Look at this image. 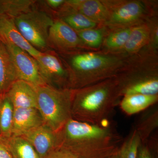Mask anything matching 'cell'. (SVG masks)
Listing matches in <instances>:
<instances>
[{
    "mask_svg": "<svg viewBox=\"0 0 158 158\" xmlns=\"http://www.w3.org/2000/svg\"><path fill=\"white\" fill-rule=\"evenodd\" d=\"M158 127V108L152 107L147 110L140 117L135 130L138 133L141 143H144L149 139Z\"/></svg>",
    "mask_w": 158,
    "mask_h": 158,
    "instance_id": "cell-17",
    "label": "cell"
},
{
    "mask_svg": "<svg viewBox=\"0 0 158 158\" xmlns=\"http://www.w3.org/2000/svg\"><path fill=\"white\" fill-rule=\"evenodd\" d=\"M14 111L6 94L0 95V140L11 136Z\"/></svg>",
    "mask_w": 158,
    "mask_h": 158,
    "instance_id": "cell-18",
    "label": "cell"
},
{
    "mask_svg": "<svg viewBox=\"0 0 158 158\" xmlns=\"http://www.w3.org/2000/svg\"><path fill=\"white\" fill-rule=\"evenodd\" d=\"M80 39L76 31L62 20L54 21L49 31V45L60 49L75 48Z\"/></svg>",
    "mask_w": 158,
    "mask_h": 158,
    "instance_id": "cell-10",
    "label": "cell"
},
{
    "mask_svg": "<svg viewBox=\"0 0 158 158\" xmlns=\"http://www.w3.org/2000/svg\"><path fill=\"white\" fill-rule=\"evenodd\" d=\"M137 158H153L152 153L147 141L140 143L138 148Z\"/></svg>",
    "mask_w": 158,
    "mask_h": 158,
    "instance_id": "cell-27",
    "label": "cell"
},
{
    "mask_svg": "<svg viewBox=\"0 0 158 158\" xmlns=\"http://www.w3.org/2000/svg\"><path fill=\"white\" fill-rule=\"evenodd\" d=\"M15 22L23 37L34 48L39 51L47 49L49 31L54 22L48 14L31 9L15 19Z\"/></svg>",
    "mask_w": 158,
    "mask_h": 158,
    "instance_id": "cell-4",
    "label": "cell"
},
{
    "mask_svg": "<svg viewBox=\"0 0 158 158\" xmlns=\"http://www.w3.org/2000/svg\"><path fill=\"white\" fill-rule=\"evenodd\" d=\"M79 38L85 43L91 47H98L100 45L102 36L100 31L89 29L78 32Z\"/></svg>",
    "mask_w": 158,
    "mask_h": 158,
    "instance_id": "cell-25",
    "label": "cell"
},
{
    "mask_svg": "<svg viewBox=\"0 0 158 158\" xmlns=\"http://www.w3.org/2000/svg\"><path fill=\"white\" fill-rule=\"evenodd\" d=\"M149 30L146 26H138L131 29L124 47L128 52H137L146 44L149 39Z\"/></svg>",
    "mask_w": 158,
    "mask_h": 158,
    "instance_id": "cell-21",
    "label": "cell"
},
{
    "mask_svg": "<svg viewBox=\"0 0 158 158\" xmlns=\"http://www.w3.org/2000/svg\"><path fill=\"white\" fill-rule=\"evenodd\" d=\"M58 147L78 158H108L119 148L121 137L108 122L94 124L71 118L57 131Z\"/></svg>",
    "mask_w": 158,
    "mask_h": 158,
    "instance_id": "cell-1",
    "label": "cell"
},
{
    "mask_svg": "<svg viewBox=\"0 0 158 158\" xmlns=\"http://www.w3.org/2000/svg\"><path fill=\"white\" fill-rule=\"evenodd\" d=\"M73 90L72 118L94 124L108 122L120 96L118 80L110 79Z\"/></svg>",
    "mask_w": 158,
    "mask_h": 158,
    "instance_id": "cell-2",
    "label": "cell"
},
{
    "mask_svg": "<svg viewBox=\"0 0 158 158\" xmlns=\"http://www.w3.org/2000/svg\"><path fill=\"white\" fill-rule=\"evenodd\" d=\"M65 1L64 0H47L46 3L51 8L56 9L59 8L65 3Z\"/></svg>",
    "mask_w": 158,
    "mask_h": 158,
    "instance_id": "cell-28",
    "label": "cell"
},
{
    "mask_svg": "<svg viewBox=\"0 0 158 158\" xmlns=\"http://www.w3.org/2000/svg\"><path fill=\"white\" fill-rule=\"evenodd\" d=\"M158 95L132 94L123 96L119 103V107L128 116L147 110L156 103Z\"/></svg>",
    "mask_w": 158,
    "mask_h": 158,
    "instance_id": "cell-14",
    "label": "cell"
},
{
    "mask_svg": "<svg viewBox=\"0 0 158 158\" xmlns=\"http://www.w3.org/2000/svg\"><path fill=\"white\" fill-rule=\"evenodd\" d=\"M44 124L36 108L14 109L11 136H22Z\"/></svg>",
    "mask_w": 158,
    "mask_h": 158,
    "instance_id": "cell-9",
    "label": "cell"
},
{
    "mask_svg": "<svg viewBox=\"0 0 158 158\" xmlns=\"http://www.w3.org/2000/svg\"><path fill=\"white\" fill-rule=\"evenodd\" d=\"M36 88V108L44 124L58 131L72 118L73 89L55 88L48 85Z\"/></svg>",
    "mask_w": 158,
    "mask_h": 158,
    "instance_id": "cell-3",
    "label": "cell"
},
{
    "mask_svg": "<svg viewBox=\"0 0 158 158\" xmlns=\"http://www.w3.org/2000/svg\"><path fill=\"white\" fill-rule=\"evenodd\" d=\"M144 8L138 2H128L117 8L113 11L110 20L113 24L125 25L138 19L143 14Z\"/></svg>",
    "mask_w": 158,
    "mask_h": 158,
    "instance_id": "cell-15",
    "label": "cell"
},
{
    "mask_svg": "<svg viewBox=\"0 0 158 158\" xmlns=\"http://www.w3.org/2000/svg\"><path fill=\"white\" fill-rule=\"evenodd\" d=\"M119 91L120 96L132 94L158 95V79L156 77H147L140 81L122 87Z\"/></svg>",
    "mask_w": 158,
    "mask_h": 158,
    "instance_id": "cell-19",
    "label": "cell"
},
{
    "mask_svg": "<svg viewBox=\"0 0 158 158\" xmlns=\"http://www.w3.org/2000/svg\"><path fill=\"white\" fill-rule=\"evenodd\" d=\"M62 20L74 30L79 31L92 29L96 25L95 22L78 12L67 15Z\"/></svg>",
    "mask_w": 158,
    "mask_h": 158,
    "instance_id": "cell-23",
    "label": "cell"
},
{
    "mask_svg": "<svg viewBox=\"0 0 158 158\" xmlns=\"http://www.w3.org/2000/svg\"><path fill=\"white\" fill-rule=\"evenodd\" d=\"M34 0H0V14L15 19L32 9Z\"/></svg>",
    "mask_w": 158,
    "mask_h": 158,
    "instance_id": "cell-20",
    "label": "cell"
},
{
    "mask_svg": "<svg viewBox=\"0 0 158 158\" xmlns=\"http://www.w3.org/2000/svg\"><path fill=\"white\" fill-rule=\"evenodd\" d=\"M141 142L138 133L134 129L122 143L118 150V158H137Z\"/></svg>",
    "mask_w": 158,
    "mask_h": 158,
    "instance_id": "cell-22",
    "label": "cell"
},
{
    "mask_svg": "<svg viewBox=\"0 0 158 158\" xmlns=\"http://www.w3.org/2000/svg\"><path fill=\"white\" fill-rule=\"evenodd\" d=\"M33 146L41 158L58 147L56 131L44 124L22 136Z\"/></svg>",
    "mask_w": 158,
    "mask_h": 158,
    "instance_id": "cell-8",
    "label": "cell"
},
{
    "mask_svg": "<svg viewBox=\"0 0 158 158\" xmlns=\"http://www.w3.org/2000/svg\"><path fill=\"white\" fill-rule=\"evenodd\" d=\"M65 2L77 12L84 15L95 23L105 21L109 18L107 9L100 1L74 0Z\"/></svg>",
    "mask_w": 158,
    "mask_h": 158,
    "instance_id": "cell-12",
    "label": "cell"
},
{
    "mask_svg": "<svg viewBox=\"0 0 158 158\" xmlns=\"http://www.w3.org/2000/svg\"><path fill=\"white\" fill-rule=\"evenodd\" d=\"M0 40L5 44L15 46L21 49L34 59L41 53L23 37L15 25V19L2 14H0Z\"/></svg>",
    "mask_w": 158,
    "mask_h": 158,
    "instance_id": "cell-7",
    "label": "cell"
},
{
    "mask_svg": "<svg viewBox=\"0 0 158 158\" xmlns=\"http://www.w3.org/2000/svg\"><path fill=\"white\" fill-rule=\"evenodd\" d=\"M40 72L47 85L55 88H63L66 85V72L59 59L49 52H42L37 58Z\"/></svg>",
    "mask_w": 158,
    "mask_h": 158,
    "instance_id": "cell-6",
    "label": "cell"
},
{
    "mask_svg": "<svg viewBox=\"0 0 158 158\" xmlns=\"http://www.w3.org/2000/svg\"><path fill=\"white\" fill-rule=\"evenodd\" d=\"M131 31V29L125 28L110 34L106 39V45L111 49H117L124 47Z\"/></svg>",
    "mask_w": 158,
    "mask_h": 158,
    "instance_id": "cell-24",
    "label": "cell"
},
{
    "mask_svg": "<svg viewBox=\"0 0 158 158\" xmlns=\"http://www.w3.org/2000/svg\"><path fill=\"white\" fill-rule=\"evenodd\" d=\"M12 158H41L33 146L22 136H11L0 140Z\"/></svg>",
    "mask_w": 158,
    "mask_h": 158,
    "instance_id": "cell-16",
    "label": "cell"
},
{
    "mask_svg": "<svg viewBox=\"0 0 158 158\" xmlns=\"http://www.w3.org/2000/svg\"><path fill=\"white\" fill-rule=\"evenodd\" d=\"M43 158H78L66 150L60 147H57L48 153Z\"/></svg>",
    "mask_w": 158,
    "mask_h": 158,
    "instance_id": "cell-26",
    "label": "cell"
},
{
    "mask_svg": "<svg viewBox=\"0 0 158 158\" xmlns=\"http://www.w3.org/2000/svg\"><path fill=\"white\" fill-rule=\"evenodd\" d=\"M0 158H12L9 150L1 142H0Z\"/></svg>",
    "mask_w": 158,
    "mask_h": 158,
    "instance_id": "cell-29",
    "label": "cell"
},
{
    "mask_svg": "<svg viewBox=\"0 0 158 158\" xmlns=\"http://www.w3.org/2000/svg\"><path fill=\"white\" fill-rule=\"evenodd\" d=\"M17 80L9 51L0 40V95L6 94L13 82Z\"/></svg>",
    "mask_w": 158,
    "mask_h": 158,
    "instance_id": "cell-13",
    "label": "cell"
},
{
    "mask_svg": "<svg viewBox=\"0 0 158 158\" xmlns=\"http://www.w3.org/2000/svg\"><path fill=\"white\" fill-rule=\"evenodd\" d=\"M6 94L14 109L37 107L36 87L27 82L16 80L11 85Z\"/></svg>",
    "mask_w": 158,
    "mask_h": 158,
    "instance_id": "cell-11",
    "label": "cell"
},
{
    "mask_svg": "<svg viewBox=\"0 0 158 158\" xmlns=\"http://www.w3.org/2000/svg\"><path fill=\"white\" fill-rule=\"evenodd\" d=\"M118 151L116 152L115 153L113 154V155L108 158H118Z\"/></svg>",
    "mask_w": 158,
    "mask_h": 158,
    "instance_id": "cell-30",
    "label": "cell"
},
{
    "mask_svg": "<svg viewBox=\"0 0 158 158\" xmlns=\"http://www.w3.org/2000/svg\"><path fill=\"white\" fill-rule=\"evenodd\" d=\"M5 45L11 56L18 80L27 82L35 87L47 85L41 77L38 64L34 57L15 46Z\"/></svg>",
    "mask_w": 158,
    "mask_h": 158,
    "instance_id": "cell-5",
    "label": "cell"
}]
</instances>
